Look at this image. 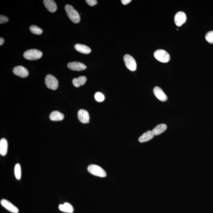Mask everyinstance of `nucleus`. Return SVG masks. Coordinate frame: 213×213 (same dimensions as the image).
<instances>
[{
    "label": "nucleus",
    "mask_w": 213,
    "mask_h": 213,
    "mask_svg": "<svg viewBox=\"0 0 213 213\" xmlns=\"http://www.w3.org/2000/svg\"><path fill=\"white\" fill-rule=\"evenodd\" d=\"M8 18L5 16L1 15L0 16V24H2L4 23H7L8 21Z\"/></svg>",
    "instance_id": "nucleus-25"
},
{
    "label": "nucleus",
    "mask_w": 213,
    "mask_h": 213,
    "mask_svg": "<svg viewBox=\"0 0 213 213\" xmlns=\"http://www.w3.org/2000/svg\"><path fill=\"white\" fill-rule=\"evenodd\" d=\"M131 0H122V1H121L122 3L124 5H127V4L131 2Z\"/></svg>",
    "instance_id": "nucleus-27"
},
{
    "label": "nucleus",
    "mask_w": 213,
    "mask_h": 213,
    "mask_svg": "<svg viewBox=\"0 0 213 213\" xmlns=\"http://www.w3.org/2000/svg\"><path fill=\"white\" fill-rule=\"evenodd\" d=\"M87 80V78L85 76H80L78 78H74L72 81L73 85L76 87H79L82 86L85 83Z\"/></svg>",
    "instance_id": "nucleus-20"
},
{
    "label": "nucleus",
    "mask_w": 213,
    "mask_h": 213,
    "mask_svg": "<svg viewBox=\"0 0 213 213\" xmlns=\"http://www.w3.org/2000/svg\"><path fill=\"white\" fill-rule=\"evenodd\" d=\"M65 11L69 19L75 24H78L80 21V16L78 11L72 6L67 4L65 7Z\"/></svg>",
    "instance_id": "nucleus-1"
},
{
    "label": "nucleus",
    "mask_w": 213,
    "mask_h": 213,
    "mask_svg": "<svg viewBox=\"0 0 213 213\" xmlns=\"http://www.w3.org/2000/svg\"><path fill=\"white\" fill-rule=\"evenodd\" d=\"M14 175L16 179L20 180L21 179V167L20 164L17 163L14 167Z\"/></svg>",
    "instance_id": "nucleus-21"
},
{
    "label": "nucleus",
    "mask_w": 213,
    "mask_h": 213,
    "mask_svg": "<svg viewBox=\"0 0 213 213\" xmlns=\"http://www.w3.org/2000/svg\"><path fill=\"white\" fill-rule=\"evenodd\" d=\"M8 152V143L5 138L1 139L0 140V153L2 156L7 155Z\"/></svg>",
    "instance_id": "nucleus-16"
},
{
    "label": "nucleus",
    "mask_w": 213,
    "mask_h": 213,
    "mask_svg": "<svg viewBox=\"0 0 213 213\" xmlns=\"http://www.w3.org/2000/svg\"><path fill=\"white\" fill-rule=\"evenodd\" d=\"M30 31L33 34L40 35L41 34L43 33V30L40 29V27L36 25H32L30 27Z\"/></svg>",
    "instance_id": "nucleus-22"
},
{
    "label": "nucleus",
    "mask_w": 213,
    "mask_h": 213,
    "mask_svg": "<svg viewBox=\"0 0 213 213\" xmlns=\"http://www.w3.org/2000/svg\"><path fill=\"white\" fill-rule=\"evenodd\" d=\"M68 67L71 70L77 71H82L87 69V66L85 64L78 62L69 63L68 64Z\"/></svg>",
    "instance_id": "nucleus-11"
},
{
    "label": "nucleus",
    "mask_w": 213,
    "mask_h": 213,
    "mask_svg": "<svg viewBox=\"0 0 213 213\" xmlns=\"http://www.w3.org/2000/svg\"><path fill=\"white\" fill-rule=\"evenodd\" d=\"M95 97L96 101L99 102H102L105 99V97L103 94L100 92H96L95 94Z\"/></svg>",
    "instance_id": "nucleus-23"
},
{
    "label": "nucleus",
    "mask_w": 213,
    "mask_h": 213,
    "mask_svg": "<svg viewBox=\"0 0 213 213\" xmlns=\"http://www.w3.org/2000/svg\"><path fill=\"white\" fill-rule=\"evenodd\" d=\"M205 38L208 43L213 44V31H211L206 35Z\"/></svg>",
    "instance_id": "nucleus-24"
},
{
    "label": "nucleus",
    "mask_w": 213,
    "mask_h": 213,
    "mask_svg": "<svg viewBox=\"0 0 213 213\" xmlns=\"http://www.w3.org/2000/svg\"><path fill=\"white\" fill-rule=\"evenodd\" d=\"M86 2L88 5L91 7L94 6L97 4V1L96 0H87Z\"/></svg>",
    "instance_id": "nucleus-26"
},
{
    "label": "nucleus",
    "mask_w": 213,
    "mask_h": 213,
    "mask_svg": "<svg viewBox=\"0 0 213 213\" xmlns=\"http://www.w3.org/2000/svg\"><path fill=\"white\" fill-rule=\"evenodd\" d=\"M45 6L51 12H55L57 10V6L53 0H44L43 1Z\"/></svg>",
    "instance_id": "nucleus-13"
},
{
    "label": "nucleus",
    "mask_w": 213,
    "mask_h": 213,
    "mask_svg": "<svg viewBox=\"0 0 213 213\" xmlns=\"http://www.w3.org/2000/svg\"><path fill=\"white\" fill-rule=\"evenodd\" d=\"M78 118L81 122L84 124L89 122L90 116L87 111L85 109H80L78 112Z\"/></svg>",
    "instance_id": "nucleus-10"
},
{
    "label": "nucleus",
    "mask_w": 213,
    "mask_h": 213,
    "mask_svg": "<svg viewBox=\"0 0 213 213\" xmlns=\"http://www.w3.org/2000/svg\"><path fill=\"white\" fill-rule=\"evenodd\" d=\"M45 83L47 88L53 90H55L58 87V81L53 75L49 74L46 76Z\"/></svg>",
    "instance_id": "nucleus-5"
},
{
    "label": "nucleus",
    "mask_w": 213,
    "mask_h": 213,
    "mask_svg": "<svg viewBox=\"0 0 213 213\" xmlns=\"http://www.w3.org/2000/svg\"><path fill=\"white\" fill-rule=\"evenodd\" d=\"M154 56L159 61L163 63H167L170 60V55L166 51L159 50L154 53Z\"/></svg>",
    "instance_id": "nucleus-4"
},
{
    "label": "nucleus",
    "mask_w": 213,
    "mask_h": 213,
    "mask_svg": "<svg viewBox=\"0 0 213 213\" xmlns=\"http://www.w3.org/2000/svg\"><path fill=\"white\" fill-rule=\"evenodd\" d=\"M75 48L78 51L83 54H89L91 51L90 48L84 45L77 44L75 46Z\"/></svg>",
    "instance_id": "nucleus-17"
},
{
    "label": "nucleus",
    "mask_w": 213,
    "mask_h": 213,
    "mask_svg": "<svg viewBox=\"0 0 213 213\" xmlns=\"http://www.w3.org/2000/svg\"><path fill=\"white\" fill-rule=\"evenodd\" d=\"M4 42V40L2 37L0 38V45L2 46Z\"/></svg>",
    "instance_id": "nucleus-28"
},
{
    "label": "nucleus",
    "mask_w": 213,
    "mask_h": 213,
    "mask_svg": "<svg viewBox=\"0 0 213 213\" xmlns=\"http://www.w3.org/2000/svg\"><path fill=\"white\" fill-rule=\"evenodd\" d=\"M64 115L58 111L52 112L50 114V118L52 121H61L64 118Z\"/></svg>",
    "instance_id": "nucleus-18"
},
{
    "label": "nucleus",
    "mask_w": 213,
    "mask_h": 213,
    "mask_svg": "<svg viewBox=\"0 0 213 213\" xmlns=\"http://www.w3.org/2000/svg\"><path fill=\"white\" fill-rule=\"evenodd\" d=\"M42 55V53L40 51L37 49H31L24 52V56L27 60H33L41 58Z\"/></svg>",
    "instance_id": "nucleus-2"
},
{
    "label": "nucleus",
    "mask_w": 213,
    "mask_h": 213,
    "mask_svg": "<svg viewBox=\"0 0 213 213\" xmlns=\"http://www.w3.org/2000/svg\"><path fill=\"white\" fill-rule=\"evenodd\" d=\"M154 136L152 131H146L139 138V141L140 143H144V142L148 141L153 139Z\"/></svg>",
    "instance_id": "nucleus-14"
},
{
    "label": "nucleus",
    "mask_w": 213,
    "mask_h": 213,
    "mask_svg": "<svg viewBox=\"0 0 213 213\" xmlns=\"http://www.w3.org/2000/svg\"><path fill=\"white\" fill-rule=\"evenodd\" d=\"M1 204L4 208L10 212L13 213H18L19 211L18 208L17 207L6 199L1 200Z\"/></svg>",
    "instance_id": "nucleus-7"
},
{
    "label": "nucleus",
    "mask_w": 213,
    "mask_h": 213,
    "mask_svg": "<svg viewBox=\"0 0 213 213\" xmlns=\"http://www.w3.org/2000/svg\"><path fill=\"white\" fill-rule=\"evenodd\" d=\"M166 129H167V126L166 124H160L154 127L152 132L154 135H158L163 133L166 131Z\"/></svg>",
    "instance_id": "nucleus-19"
},
{
    "label": "nucleus",
    "mask_w": 213,
    "mask_h": 213,
    "mask_svg": "<svg viewBox=\"0 0 213 213\" xmlns=\"http://www.w3.org/2000/svg\"><path fill=\"white\" fill-rule=\"evenodd\" d=\"M13 72L16 75L20 77L24 78L27 77L29 75L28 70L24 66H19L13 69Z\"/></svg>",
    "instance_id": "nucleus-9"
},
{
    "label": "nucleus",
    "mask_w": 213,
    "mask_h": 213,
    "mask_svg": "<svg viewBox=\"0 0 213 213\" xmlns=\"http://www.w3.org/2000/svg\"><path fill=\"white\" fill-rule=\"evenodd\" d=\"M124 63L127 69L130 71H135L137 69V64L135 59L130 55H126L124 57Z\"/></svg>",
    "instance_id": "nucleus-6"
},
{
    "label": "nucleus",
    "mask_w": 213,
    "mask_h": 213,
    "mask_svg": "<svg viewBox=\"0 0 213 213\" xmlns=\"http://www.w3.org/2000/svg\"><path fill=\"white\" fill-rule=\"evenodd\" d=\"M59 208L60 211L68 213H72L74 211L73 206L68 202H65L64 204H60L59 206Z\"/></svg>",
    "instance_id": "nucleus-15"
},
{
    "label": "nucleus",
    "mask_w": 213,
    "mask_h": 213,
    "mask_svg": "<svg viewBox=\"0 0 213 213\" xmlns=\"http://www.w3.org/2000/svg\"><path fill=\"white\" fill-rule=\"evenodd\" d=\"M153 92L155 96L159 100L162 101L167 100V97L161 88L158 87H155L153 90Z\"/></svg>",
    "instance_id": "nucleus-12"
},
{
    "label": "nucleus",
    "mask_w": 213,
    "mask_h": 213,
    "mask_svg": "<svg viewBox=\"0 0 213 213\" xmlns=\"http://www.w3.org/2000/svg\"><path fill=\"white\" fill-rule=\"evenodd\" d=\"M87 170L91 174L95 176L105 177L107 176L106 172L99 166L96 165H90L87 167Z\"/></svg>",
    "instance_id": "nucleus-3"
},
{
    "label": "nucleus",
    "mask_w": 213,
    "mask_h": 213,
    "mask_svg": "<svg viewBox=\"0 0 213 213\" xmlns=\"http://www.w3.org/2000/svg\"><path fill=\"white\" fill-rule=\"evenodd\" d=\"M186 14L183 11H179L177 13L175 17V22L176 25L180 27L186 22Z\"/></svg>",
    "instance_id": "nucleus-8"
}]
</instances>
